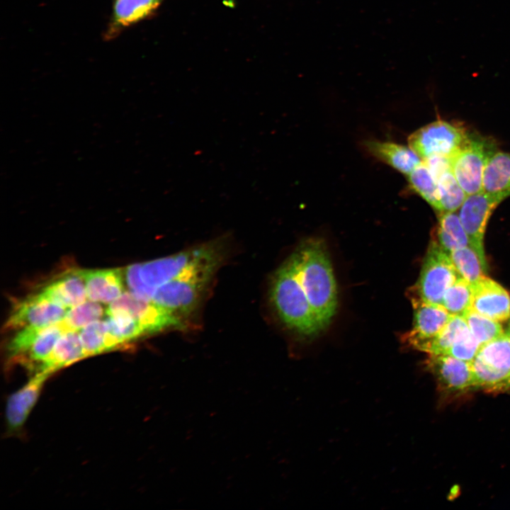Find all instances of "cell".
Here are the masks:
<instances>
[{
    "mask_svg": "<svg viewBox=\"0 0 510 510\" xmlns=\"http://www.w3.org/2000/svg\"><path fill=\"white\" fill-rule=\"evenodd\" d=\"M271 297L280 319L290 330L310 338L324 329L302 285L295 252L275 273Z\"/></svg>",
    "mask_w": 510,
    "mask_h": 510,
    "instance_id": "obj_2",
    "label": "cell"
},
{
    "mask_svg": "<svg viewBox=\"0 0 510 510\" xmlns=\"http://www.w3.org/2000/svg\"></svg>",
    "mask_w": 510,
    "mask_h": 510,
    "instance_id": "obj_35",
    "label": "cell"
},
{
    "mask_svg": "<svg viewBox=\"0 0 510 510\" xmlns=\"http://www.w3.org/2000/svg\"><path fill=\"white\" fill-rule=\"evenodd\" d=\"M448 255L459 276L472 285L487 276L486 260L471 246L456 249Z\"/></svg>",
    "mask_w": 510,
    "mask_h": 510,
    "instance_id": "obj_25",
    "label": "cell"
},
{
    "mask_svg": "<svg viewBox=\"0 0 510 510\" xmlns=\"http://www.w3.org/2000/svg\"><path fill=\"white\" fill-rule=\"evenodd\" d=\"M463 317L465 319L470 332L481 347L504 332L499 322L482 315L471 307L463 314Z\"/></svg>",
    "mask_w": 510,
    "mask_h": 510,
    "instance_id": "obj_30",
    "label": "cell"
},
{
    "mask_svg": "<svg viewBox=\"0 0 510 510\" xmlns=\"http://www.w3.org/2000/svg\"><path fill=\"white\" fill-rule=\"evenodd\" d=\"M69 309L47 298L40 291L18 303L6 323V329L47 327L61 322Z\"/></svg>",
    "mask_w": 510,
    "mask_h": 510,
    "instance_id": "obj_9",
    "label": "cell"
},
{
    "mask_svg": "<svg viewBox=\"0 0 510 510\" xmlns=\"http://www.w3.org/2000/svg\"><path fill=\"white\" fill-rule=\"evenodd\" d=\"M221 259L220 247L215 244H205L174 255L140 263V275L147 285L154 288L181 278H211Z\"/></svg>",
    "mask_w": 510,
    "mask_h": 510,
    "instance_id": "obj_3",
    "label": "cell"
},
{
    "mask_svg": "<svg viewBox=\"0 0 510 510\" xmlns=\"http://www.w3.org/2000/svg\"><path fill=\"white\" fill-rule=\"evenodd\" d=\"M162 0H115L106 36L114 38L120 31L147 17Z\"/></svg>",
    "mask_w": 510,
    "mask_h": 510,
    "instance_id": "obj_19",
    "label": "cell"
},
{
    "mask_svg": "<svg viewBox=\"0 0 510 510\" xmlns=\"http://www.w3.org/2000/svg\"><path fill=\"white\" fill-rule=\"evenodd\" d=\"M440 203V213L456 212L468 196L458 182L451 169L442 174L437 179Z\"/></svg>",
    "mask_w": 510,
    "mask_h": 510,
    "instance_id": "obj_28",
    "label": "cell"
},
{
    "mask_svg": "<svg viewBox=\"0 0 510 510\" xmlns=\"http://www.w3.org/2000/svg\"><path fill=\"white\" fill-rule=\"evenodd\" d=\"M107 309L120 310L129 314L138 322L144 334L182 326L181 319L171 312L152 300L137 298L130 292L123 293L118 299L110 303Z\"/></svg>",
    "mask_w": 510,
    "mask_h": 510,
    "instance_id": "obj_10",
    "label": "cell"
},
{
    "mask_svg": "<svg viewBox=\"0 0 510 510\" xmlns=\"http://www.w3.org/2000/svg\"><path fill=\"white\" fill-rule=\"evenodd\" d=\"M67 331L62 323L45 327L28 351L16 361L21 363L34 373L50 356L57 341Z\"/></svg>",
    "mask_w": 510,
    "mask_h": 510,
    "instance_id": "obj_22",
    "label": "cell"
},
{
    "mask_svg": "<svg viewBox=\"0 0 510 510\" xmlns=\"http://www.w3.org/2000/svg\"><path fill=\"white\" fill-rule=\"evenodd\" d=\"M298 273L309 302L324 329L337 308V288L331 261L323 242L310 239L295 251Z\"/></svg>",
    "mask_w": 510,
    "mask_h": 510,
    "instance_id": "obj_1",
    "label": "cell"
},
{
    "mask_svg": "<svg viewBox=\"0 0 510 510\" xmlns=\"http://www.w3.org/2000/svg\"><path fill=\"white\" fill-rule=\"evenodd\" d=\"M426 368L434 375L444 395H459L475 391L471 363L448 355H429Z\"/></svg>",
    "mask_w": 510,
    "mask_h": 510,
    "instance_id": "obj_8",
    "label": "cell"
},
{
    "mask_svg": "<svg viewBox=\"0 0 510 510\" xmlns=\"http://www.w3.org/2000/svg\"><path fill=\"white\" fill-rule=\"evenodd\" d=\"M468 134L458 124L438 120L411 134L408 144L421 159L434 156L450 159L465 143Z\"/></svg>",
    "mask_w": 510,
    "mask_h": 510,
    "instance_id": "obj_7",
    "label": "cell"
},
{
    "mask_svg": "<svg viewBox=\"0 0 510 510\" xmlns=\"http://www.w3.org/2000/svg\"><path fill=\"white\" fill-rule=\"evenodd\" d=\"M472 286V309L499 322L510 319V295L500 284L486 276Z\"/></svg>",
    "mask_w": 510,
    "mask_h": 510,
    "instance_id": "obj_15",
    "label": "cell"
},
{
    "mask_svg": "<svg viewBox=\"0 0 510 510\" xmlns=\"http://www.w3.org/2000/svg\"><path fill=\"white\" fill-rule=\"evenodd\" d=\"M50 375L47 372L34 373L22 387L8 397L5 412L8 432L17 433L22 429Z\"/></svg>",
    "mask_w": 510,
    "mask_h": 510,
    "instance_id": "obj_14",
    "label": "cell"
},
{
    "mask_svg": "<svg viewBox=\"0 0 510 510\" xmlns=\"http://www.w3.org/2000/svg\"><path fill=\"white\" fill-rule=\"evenodd\" d=\"M482 191L502 200L510 196V153L496 151L488 159Z\"/></svg>",
    "mask_w": 510,
    "mask_h": 510,
    "instance_id": "obj_20",
    "label": "cell"
},
{
    "mask_svg": "<svg viewBox=\"0 0 510 510\" xmlns=\"http://www.w3.org/2000/svg\"><path fill=\"white\" fill-rule=\"evenodd\" d=\"M502 200L482 191L468 195L458 210V216L471 246L485 259L483 240L489 220L494 210Z\"/></svg>",
    "mask_w": 510,
    "mask_h": 510,
    "instance_id": "obj_12",
    "label": "cell"
},
{
    "mask_svg": "<svg viewBox=\"0 0 510 510\" xmlns=\"http://www.w3.org/2000/svg\"><path fill=\"white\" fill-rule=\"evenodd\" d=\"M413 327L405 335L409 346L421 351L435 338L452 317L441 305L427 302L412 293Z\"/></svg>",
    "mask_w": 510,
    "mask_h": 510,
    "instance_id": "obj_13",
    "label": "cell"
},
{
    "mask_svg": "<svg viewBox=\"0 0 510 510\" xmlns=\"http://www.w3.org/2000/svg\"><path fill=\"white\" fill-rule=\"evenodd\" d=\"M140 263L129 266L125 270V280L130 292L136 298L152 300L156 288L147 285L140 275Z\"/></svg>",
    "mask_w": 510,
    "mask_h": 510,
    "instance_id": "obj_32",
    "label": "cell"
},
{
    "mask_svg": "<svg viewBox=\"0 0 510 510\" xmlns=\"http://www.w3.org/2000/svg\"><path fill=\"white\" fill-rule=\"evenodd\" d=\"M86 358L77 331L64 332L50 356L40 366L38 372L52 374L56 370Z\"/></svg>",
    "mask_w": 510,
    "mask_h": 510,
    "instance_id": "obj_21",
    "label": "cell"
},
{
    "mask_svg": "<svg viewBox=\"0 0 510 510\" xmlns=\"http://www.w3.org/2000/svg\"><path fill=\"white\" fill-rule=\"evenodd\" d=\"M79 339L86 357L120 348L108 331L106 320H97L80 329Z\"/></svg>",
    "mask_w": 510,
    "mask_h": 510,
    "instance_id": "obj_24",
    "label": "cell"
},
{
    "mask_svg": "<svg viewBox=\"0 0 510 510\" xmlns=\"http://www.w3.org/2000/svg\"><path fill=\"white\" fill-rule=\"evenodd\" d=\"M472 286L458 276L444 294L442 305L452 315H461L471 307Z\"/></svg>",
    "mask_w": 510,
    "mask_h": 510,
    "instance_id": "obj_29",
    "label": "cell"
},
{
    "mask_svg": "<svg viewBox=\"0 0 510 510\" xmlns=\"http://www.w3.org/2000/svg\"><path fill=\"white\" fill-rule=\"evenodd\" d=\"M458 276L448 254L432 241L413 293L427 302L442 305L445 293Z\"/></svg>",
    "mask_w": 510,
    "mask_h": 510,
    "instance_id": "obj_6",
    "label": "cell"
},
{
    "mask_svg": "<svg viewBox=\"0 0 510 510\" xmlns=\"http://www.w3.org/2000/svg\"><path fill=\"white\" fill-rule=\"evenodd\" d=\"M470 363L475 390H507L510 386V322L502 334L480 348Z\"/></svg>",
    "mask_w": 510,
    "mask_h": 510,
    "instance_id": "obj_4",
    "label": "cell"
},
{
    "mask_svg": "<svg viewBox=\"0 0 510 510\" xmlns=\"http://www.w3.org/2000/svg\"><path fill=\"white\" fill-rule=\"evenodd\" d=\"M89 300L111 303L124 292L123 273L120 268L84 270Z\"/></svg>",
    "mask_w": 510,
    "mask_h": 510,
    "instance_id": "obj_18",
    "label": "cell"
},
{
    "mask_svg": "<svg viewBox=\"0 0 510 510\" xmlns=\"http://www.w3.org/2000/svg\"><path fill=\"white\" fill-rule=\"evenodd\" d=\"M363 145L370 154L406 175L422 162L410 147L393 142L372 140Z\"/></svg>",
    "mask_w": 510,
    "mask_h": 510,
    "instance_id": "obj_17",
    "label": "cell"
},
{
    "mask_svg": "<svg viewBox=\"0 0 510 510\" xmlns=\"http://www.w3.org/2000/svg\"><path fill=\"white\" fill-rule=\"evenodd\" d=\"M470 333L468 325L461 315H452L441 332L423 348L429 355H445L460 339Z\"/></svg>",
    "mask_w": 510,
    "mask_h": 510,
    "instance_id": "obj_26",
    "label": "cell"
},
{
    "mask_svg": "<svg viewBox=\"0 0 510 510\" xmlns=\"http://www.w3.org/2000/svg\"><path fill=\"white\" fill-rule=\"evenodd\" d=\"M105 310L101 302L86 300L70 308L62 321L67 330L78 331L89 324L100 320Z\"/></svg>",
    "mask_w": 510,
    "mask_h": 510,
    "instance_id": "obj_31",
    "label": "cell"
},
{
    "mask_svg": "<svg viewBox=\"0 0 510 510\" xmlns=\"http://www.w3.org/2000/svg\"><path fill=\"white\" fill-rule=\"evenodd\" d=\"M506 392H510V386H509V387L507 389Z\"/></svg>",
    "mask_w": 510,
    "mask_h": 510,
    "instance_id": "obj_34",
    "label": "cell"
},
{
    "mask_svg": "<svg viewBox=\"0 0 510 510\" xmlns=\"http://www.w3.org/2000/svg\"><path fill=\"white\" fill-rule=\"evenodd\" d=\"M496 151L492 139L469 132L465 143L450 159L451 171L467 195L482 191L486 164Z\"/></svg>",
    "mask_w": 510,
    "mask_h": 510,
    "instance_id": "obj_5",
    "label": "cell"
},
{
    "mask_svg": "<svg viewBox=\"0 0 510 510\" xmlns=\"http://www.w3.org/2000/svg\"><path fill=\"white\" fill-rule=\"evenodd\" d=\"M407 176L409 188L438 214L440 203L437 182L424 162H422Z\"/></svg>",
    "mask_w": 510,
    "mask_h": 510,
    "instance_id": "obj_27",
    "label": "cell"
},
{
    "mask_svg": "<svg viewBox=\"0 0 510 510\" xmlns=\"http://www.w3.org/2000/svg\"><path fill=\"white\" fill-rule=\"evenodd\" d=\"M438 215L436 242L444 251L449 254L456 249L471 246L456 212H442Z\"/></svg>",
    "mask_w": 510,
    "mask_h": 510,
    "instance_id": "obj_23",
    "label": "cell"
},
{
    "mask_svg": "<svg viewBox=\"0 0 510 510\" xmlns=\"http://www.w3.org/2000/svg\"><path fill=\"white\" fill-rule=\"evenodd\" d=\"M480 348V344L470 332L453 345L445 355L471 362Z\"/></svg>",
    "mask_w": 510,
    "mask_h": 510,
    "instance_id": "obj_33",
    "label": "cell"
},
{
    "mask_svg": "<svg viewBox=\"0 0 510 510\" xmlns=\"http://www.w3.org/2000/svg\"><path fill=\"white\" fill-rule=\"evenodd\" d=\"M210 279L196 276L173 280L156 288L152 301L180 318L197 305Z\"/></svg>",
    "mask_w": 510,
    "mask_h": 510,
    "instance_id": "obj_11",
    "label": "cell"
},
{
    "mask_svg": "<svg viewBox=\"0 0 510 510\" xmlns=\"http://www.w3.org/2000/svg\"><path fill=\"white\" fill-rule=\"evenodd\" d=\"M50 300L69 309L87 298L84 270H72L63 273L40 290Z\"/></svg>",
    "mask_w": 510,
    "mask_h": 510,
    "instance_id": "obj_16",
    "label": "cell"
}]
</instances>
